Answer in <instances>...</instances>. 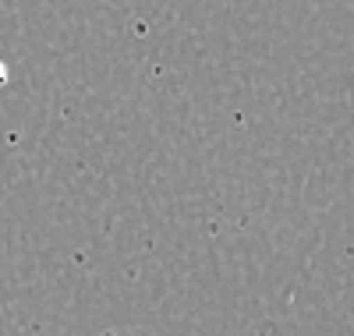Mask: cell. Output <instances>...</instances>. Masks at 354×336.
<instances>
[{"instance_id": "obj_1", "label": "cell", "mask_w": 354, "mask_h": 336, "mask_svg": "<svg viewBox=\"0 0 354 336\" xmlns=\"http://www.w3.org/2000/svg\"><path fill=\"white\" fill-rule=\"evenodd\" d=\"M0 82H4V64H0Z\"/></svg>"}]
</instances>
